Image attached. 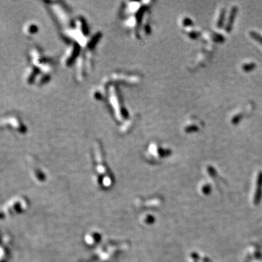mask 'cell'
<instances>
[{
  "label": "cell",
  "mask_w": 262,
  "mask_h": 262,
  "mask_svg": "<svg viewBox=\"0 0 262 262\" xmlns=\"http://www.w3.org/2000/svg\"><path fill=\"white\" fill-rule=\"evenodd\" d=\"M186 132H188V133H191V132H194V131H197V128L194 125H192V126H189L188 128H186V129L185 130Z\"/></svg>",
  "instance_id": "obj_5"
},
{
  "label": "cell",
  "mask_w": 262,
  "mask_h": 262,
  "mask_svg": "<svg viewBox=\"0 0 262 262\" xmlns=\"http://www.w3.org/2000/svg\"><path fill=\"white\" fill-rule=\"evenodd\" d=\"M256 67L255 64H246L243 66V69L245 71H250L253 69H254Z\"/></svg>",
  "instance_id": "obj_2"
},
{
  "label": "cell",
  "mask_w": 262,
  "mask_h": 262,
  "mask_svg": "<svg viewBox=\"0 0 262 262\" xmlns=\"http://www.w3.org/2000/svg\"><path fill=\"white\" fill-rule=\"evenodd\" d=\"M224 16H225V10H223L221 12L220 17H219V21H218V27H222L224 24Z\"/></svg>",
  "instance_id": "obj_4"
},
{
  "label": "cell",
  "mask_w": 262,
  "mask_h": 262,
  "mask_svg": "<svg viewBox=\"0 0 262 262\" xmlns=\"http://www.w3.org/2000/svg\"><path fill=\"white\" fill-rule=\"evenodd\" d=\"M192 24V20L189 18H186L184 20H183V25L184 26H189V25Z\"/></svg>",
  "instance_id": "obj_6"
},
{
  "label": "cell",
  "mask_w": 262,
  "mask_h": 262,
  "mask_svg": "<svg viewBox=\"0 0 262 262\" xmlns=\"http://www.w3.org/2000/svg\"><path fill=\"white\" fill-rule=\"evenodd\" d=\"M250 34L253 39L256 40L257 41V42H258L260 44H261V45H262V37L261 35H260V34H258V33L253 32V31L250 33Z\"/></svg>",
  "instance_id": "obj_3"
},
{
  "label": "cell",
  "mask_w": 262,
  "mask_h": 262,
  "mask_svg": "<svg viewBox=\"0 0 262 262\" xmlns=\"http://www.w3.org/2000/svg\"><path fill=\"white\" fill-rule=\"evenodd\" d=\"M237 12V7H233V8L232 9L231 13H230V18H229L228 20V23H227V28H226V30H227V31H228V32H230V31H231L232 30V26H233L234 21H235Z\"/></svg>",
  "instance_id": "obj_1"
}]
</instances>
